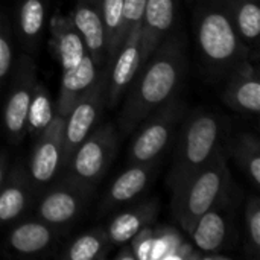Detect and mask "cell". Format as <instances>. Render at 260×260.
I'll list each match as a JSON object with an SVG mask.
<instances>
[{
    "label": "cell",
    "instance_id": "obj_26",
    "mask_svg": "<svg viewBox=\"0 0 260 260\" xmlns=\"http://www.w3.org/2000/svg\"><path fill=\"white\" fill-rule=\"evenodd\" d=\"M111 247L105 230H93L76 238L62 253V257L67 260L102 259Z\"/></svg>",
    "mask_w": 260,
    "mask_h": 260
},
{
    "label": "cell",
    "instance_id": "obj_19",
    "mask_svg": "<svg viewBox=\"0 0 260 260\" xmlns=\"http://www.w3.org/2000/svg\"><path fill=\"white\" fill-rule=\"evenodd\" d=\"M152 166L154 165H129V168L125 169L110 186L104 203L99 207L101 213L137 198L146 189L152 177Z\"/></svg>",
    "mask_w": 260,
    "mask_h": 260
},
{
    "label": "cell",
    "instance_id": "obj_13",
    "mask_svg": "<svg viewBox=\"0 0 260 260\" xmlns=\"http://www.w3.org/2000/svg\"><path fill=\"white\" fill-rule=\"evenodd\" d=\"M87 195V190L62 180L43 197L37 207V216L52 227L66 225L81 213Z\"/></svg>",
    "mask_w": 260,
    "mask_h": 260
},
{
    "label": "cell",
    "instance_id": "obj_10",
    "mask_svg": "<svg viewBox=\"0 0 260 260\" xmlns=\"http://www.w3.org/2000/svg\"><path fill=\"white\" fill-rule=\"evenodd\" d=\"M142 21H139L125 37L113 64L107 69L105 102L114 108L125 96L139 69L142 67ZM105 69V67H104Z\"/></svg>",
    "mask_w": 260,
    "mask_h": 260
},
{
    "label": "cell",
    "instance_id": "obj_1",
    "mask_svg": "<svg viewBox=\"0 0 260 260\" xmlns=\"http://www.w3.org/2000/svg\"><path fill=\"white\" fill-rule=\"evenodd\" d=\"M187 67L184 40L181 35H168L139 69L119 114V129L131 134L160 105L171 99L184 78Z\"/></svg>",
    "mask_w": 260,
    "mask_h": 260
},
{
    "label": "cell",
    "instance_id": "obj_21",
    "mask_svg": "<svg viewBox=\"0 0 260 260\" xmlns=\"http://www.w3.org/2000/svg\"><path fill=\"white\" fill-rule=\"evenodd\" d=\"M55 230L44 221H26L9 233V248L20 256H34L46 251L55 241Z\"/></svg>",
    "mask_w": 260,
    "mask_h": 260
},
{
    "label": "cell",
    "instance_id": "obj_14",
    "mask_svg": "<svg viewBox=\"0 0 260 260\" xmlns=\"http://www.w3.org/2000/svg\"><path fill=\"white\" fill-rule=\"evenodd\" d=\"M70 18L79 30L88 55L99 69L105 62V34L102 21V0H76Z\"/></svg>",
    "mask_w": 260,
    "mask_h": 260
},
{
    "label": "cell",
    "instance_id": "obj_4",
    "mask_svg": "<svg viewBox=\"0 0 260 260\" xmlns=\"http://www.w3.org/2000/svg\"><path fill=\"white\" fill-rule=\"evenodd\" d=\"M222 120L213 111L197 110L181 126L168 186L175 190L189 177L203 169L221 148Z\"/></svg>",
    "mask_w": 260,
    "mask_h": 260
},
{
    "label": "cell",
    "instance_id": "obj_5",
    "mask_svg": "<svg viewBox=\"0 0 260 260\" xmlns=\"http://www.w3.org/2000/svg\"><path fill=\"white\" fill-rule=\"evenodd\" d=\"M117 131L111 123L93 129L75 149L66 165V181L90 192L93 186L105 175L117 151Z\"/></svg>",
    "mask_w": 260,
    "mask_h": 260
},
{
    "label": "cell",
    "instance_id": "obj_23",
    "mask_svg": "<svg viewBox=\"0 0 260 260\" xmlns=\"http://www.w3.org/2000/svg\"><path fill=\"white\" fill-rule=\"evenodd\" d=\"M241 40L251 49L260 34L259 0H224Z\"/></svg>",
    "mask_w": 260,
    "mask_h": 260
},
{
    "label": "cell",
    "instance_id": "obj_8",
    "mask_svg": "<svg viewBox=\"0 0 260 260\" xmlns=\"http://www.w3.org/2000/svg\"><path fill=\"white\" fill-rule=\"evenodd\" d=\"M107 69L98 76L96 82L75 102L72 110L64 119V154L62 169L69 163L72 154L79 143L93 131L96 120L105 104L107 93Z\"/></svg>",
    "mask_w": 260,
    "mask_h": 260
},
{
    "label": "cell",
    "instance_id": "obj_6",
    "mask_svg": "<svg viewBox=\"0 0 260 260\" xmlns=\"http://www.w3.org/2000/svg\"><path fill=\"white\" fill-rule=\"evenodd\" d=\"M186 113V104L180 98H171L154 110L137 128L129 146V165H155L169 145L175 126Z\"/></svg>",
    "mask_w": 260,
    "mask_h": 260
},
{
    "label": "cell",
    "instance_id": "obj_12",
    "mask_svg": "<svg viewBox=\"0 0 260 260\" xmlns=\"http://www.w3.org/2000/svg\"><path fill=\"white\" fill-rule=\"evenodd\" d=\"M222 101L242 114H257L260 111L259 72L250 58L241 61L227 75Z\"/></svg>",
    "mask_w": 260,
    "mask_h": 260
},
{
    "label": "cell",
    "instance_id": "obj_7",
    "mask_svg": "<svg viewBox=\"0 0 260 260\" xmlns=\"http://www.w3.org/2000/svg\"><path fill=\"white\" fill-rule=\"evenodd\" d=\"M37 82V69L32 58L23 53L14 69L3 108V126L11 142L18 143L26 134L27 111Z\"/></svg>",
    "mask_w": 260,
    "mask_h": 260
},
{
    "label": "cell",
    "instance_id": "obj_18",
    "mask_svg": "<svg viewBox=\"0 0 260 260\" xmlns=\"http://www.w3.org/2000/svg\"><path fill=\"white\" fill-rule=\"evenodd\" d=\"M158 215L157 201H143L134 207L119 213L108 225L107 236L111 245H125L143 227L152 225Z\"/></svg>",
    "mask_w": 260,
    "mask_h": 260
},
{
    "label": "cell",
    "instance_id": "obj_3",
    "mask_svg": "<svg viewBox=\"0 0 260 260\" xmlns=\"http://www.w3.org/2000/svg\"><path fill=\"white\" fill-rule=\"evenodd\" d=\"M232 192V174L224 151L219 148L203 169L172 190V213L183 230L190 235L201 215Z\"/></svg>",
    "mask_w": 260,
    "mask_h": 260
},
{
    "label": "cell",
    "instance_id": "obj_16",
    "mask_svg": "<svg viewBox=\"0 0 260 260\" xmlns=\"http://www.w3.org/2000/svg\"><path fill=\"white\" fill-rule=\"evenodd\" d=\"M50 50L61 70L73 69L87 53L85 43L70 15L55 14L50 20Z\"/></svg>",
    "mask_w": 260,
    "mask_h": 260
},
{
    "label": "cell",
    "instance_id": "obj_15",
    "mask_svg": "<svg viewBox=\"0 0 260 260\" xmlns=\"http://www.w3.org/2000/svg\"><path fill=\"white\" fill-rule=\"evenodd\" d=\"M178 9V0H146L142 18V66L154 49L169 35Z\"/></svg>",
    "mask_w": 260,
    "mask_h": 260
},
{
    "label": "cell",
    "instance_id": "obj_22",
    "mask_svg": "<svg viewBox=\"0 0 260 260\" xmlns=\"http://www.w3.org/2000/svg\"><path fill=\"white\" fill-rule=\"evenodd\" d=\"M102 21L105 34V62L108 69L117 55L126 32L123 20V0H102Z\"/></svg>",
    "mask_w": 260,
    "mask_h": 260
},
{
    "label": "cell",
    "instance_id": "obj_24",
    "mask_svg": "<svg viewBox=\"0 0 260 260\" xmlns=\"http://www.w3.org/2000/svg\"><path fill=\"white\" fill-rule=\"evenodd\" d=\"M46 3L44 0H20L17 9V30L21 43L30 49L38 43L44 30Z\"/></svg>",
    "mask_w": 260,
    "mask_h": 260
},
{
    "label": "cell",
    "instance_id": "obj_27",
    "mask_svg": "<svg viewBox=\"0 0 260 260\" xmlns=\"http://www.w3.org/2000/svg\"><path fill=\"white\" fill-rule=\"evenodd\" d=\"M53 117H55V104L52 102V98L46 85L37 81L27 111L26 131H29L34 136H38L49 126Z\"/></svg>",
    "mask_w": 260,
    "mask_h": 260
},
{
    "label": "cell",
    "instance_id": "obj_25",
    "mask_svg": "<svg viewBox=\"0 0 260 260\" xmlns=\"http://www.w3.org/2000/svg\"><path fill=\"white\" fill-rule=\"evenodd\" d=\"M236 163L250 178L254 187L260 186V143L259 139L250 133H241L232 143Z\"/></svg>",
    "mask_w": 260,
    "mask_h": 260
},
{
    "label": "cell",
    "instance_id": "obj_17",
    "mask_svg": "<svg viewBox=\"0 0 260 260\" xmlns=\"http://www.w3.org/2000/svg\"><path fill=\"white\" fill-rule=\"evenodd\" d=\"M98 66L88 52L84 58L70 70L62 72L59 93L55 102V113L61 116H67L75 102L96 82L99 73Z\"/></svg>",
    "mask_w": 260,
    "mask_h": 260
},
{
    "label": "cell",
    "instance_id": "obj_31",
    "mask_svg": "<svg viewBox=\"0 0 260 260\" xmlns=\"http://www.w3.org/2000/svg\"><path fill=\"white\" fill-rule=\"evenodd\" d=\"M146 0H123V20L125 32H128L143 18Z\"/></svg>",
    "mask_w": 260,
    "mask_h": 260
},
{
    "label": "cell",
    "instance_id": "obj_11",
    "mask_svg": "<svg viewBox=\"0 0 260 260\" xmlns=\"http://www.w3.org/2000/svg\"><path fill=\"white\" fill-rule=\"evenodd\" d=\"M233 213H232V193L218 201L197 221L190 238L204 254H216L229 250L233 239Z\"/></svg>",
    "mask_w": 260,
    "mask_h": 260
},
{
    "label": "cell",
    "instance_id": "obj_2",
    "mask_svg": "<svg viewBox=\"0 0 260 260\" xmlns=\"http://www.w3.org/2000/svg\"><path fill=\"white\" fill-rule=\"evenodd\" d=\"M197 41L206 67L215 76H227L250 58V47L241 40L224 0L201 3L197 12Z\"/></svg>",
    "mask_w": 260,
    "mask_h": 260
},
{
    "label": "cell",
    "instance_id": "obj_32",
    "mask_svg": "<svg viewBox=\"0 0 260 260\" xmlns=\"http://www.w3.org/2000/svg\"><path fill=\"white\" fill-rule=\"evenodd\" d=\"M8 166H9V160L8 155L0 152V187L5 183L6 177H8Z\"/></svg>",
    "mask_w": 260,
    "mask_h": 260
},
{
    "label": "cell",
    "instance_id": "obj_29",
    "mask_svg": "<svg viewBox=\"0 0 260 260\" xmlns=\"http://www.w3.org/2000/svg\"><path fill=\"white\" fill-rule=\"evenodd\" d=\"M12 37L11 24L3 12H0V87L6 81L12 69Z\"/></svg>",
    "mask_w": 260,
    "mask_h": 260
},
{
    "label": "cell",
    "instance_id": "obj_30",
    "mask_svg": "<svg viewBox=\"0 0 260 260\" xmlns=\"http://www.w3.org/2000/svg\"><path fill=\"white\" fill-rule=\"evenodd\" d=\"M136 260H151L152 245H154V227L146 225L143 227L137 235L133 236V239L128 242Z\"/></svg>",
    "mask_w": 260,
    "mask_h": 260
},
{
    "label": "cell",
    "instance_id": "obj_28",
    "mask_svg": "<svg viewBox=\"0 0 260 260\" xmlns=\"http://www.w3.org/2000/svg\"><path fill=\"white\" fill-rule=\"evenodd\" d=\"M245 248L248 254L259 259L260 256V200L253 195L245 203Z\"/></svg>",
    "mask_w": 260,
    "mask_h": 260
},
{
    "label": "cell",
    "instance_id": "obj_9",
    "mask_svg": "<svg viewBox=\"0 0 260 260\" xmlns=\"http://www.w3.org/2000/svg\"><path fill=\"white\" fill-rule=\"evenodd\" d=\"M64 116L56 114L49 126L37 136V143L29 158V180L35 187L50 183L62 169L64 154Z\"/></svg>",
    "mask_w": 260,
    "mask_h": 260
},
{
    "label": "cell",
    "instance_id": "obj_20",
    "mask_svg": "<svg viewBox=\"0 0 260 260\" xmlns=\"http://www.w3.org/2000/svg\"><path fill=\"white\" fill-rule=\"evenodd\" d=\"M30 180L23 168L14 169L0 187V225L15 221L30 200Z\"/></svg>",
    "mask_w": 260,
    "mask_h": 260
},
{
    "label": "cell",
    "instance_id": "obj_33",
    "mask_svg": "<svg viewBox=\"0 0 260 260\" xmlns=\"http://www.w3.org/2000/svg\"><path fill=\"white\" fill-rule=\"evenodd\" d=\"M114 259L116 260H136V256H134V253H133V250H131V247H129V244H125V247L123 248H120V251L114 256Z\"/></svg>",
    "mask_w": 260,
    "mask_h": 260
}]
</instances>
